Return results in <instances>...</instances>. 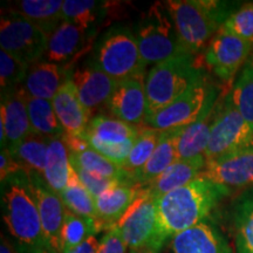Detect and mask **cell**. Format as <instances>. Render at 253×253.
<instances>
[{
	"mask_svg": "<svg viewBox=\"0 0 253 253\" xmlns=\"http://www.w3.org/2000/svg\"><path fill=\"white\" fill-rule=\"evenodd\" d=\"M129 253H158V252L155 251V250L151 248H140V249L130 250V252Z\"/></svg>",
	"mask_w": 253,
	"mask_h": 253,
	"instance_id": "obj_45",
	"label": "cell"
},
{
	"mask_svg": "<svg viewBox=\"0 0 253 253\" xmlns=\"http://www.w3.org/2000/svg\"><path fill=\"white\" fill-rule=\"evenodd\" d=\"M162 131L153 128L142 129L140 131L134 145H132L130 154L121 167L123 171L126 173V179L129 176L134 175L136 171L142 169L145 163L149 161L151 155L156 149Z\"/></svg>",
	"mask_w": 253,
	"mask_h": 253,
	"instance_id": "obj_34",
	"label": "cell"
},
{
	"mask_svg": "<svg viewBox=\"0 0 253 253\" xmlns=\"http://www.w3.org/2000/svg\"><path fill=\"white\" fill-rule=\"evenodd\" d=\"M230 95L240 115L253 126V68L243 67Z\"/></svg>",
	"mask_w": 253,
	"mask_h": 253,
	"instance_id": "obj_36",
	"label": "cell"
},
{
	"mask_svg": "<svg viewBox=\"0 0 253 253\" xmlns=\"http://www.w3.org/2000/svg\"><path fill=\"white\" fill-rule=\"evenodd\" d=\"M37 253H59V252L56 251V250L53 249V248H50L49 245H47L43 249H41L40 251H38Z\"/></svg>",
	"mask_w": 253,
	"mask_h": 253,
	"instance_id": "obj_46",
	"label": "cell"
},
{
	"mask_svg": "<svg viewBox=\"0 0 253 253\" xmlns=\"http://www.w3.org/2000/svg\"><path fill=\"white\" fill-rule=\"evenodd\" d=\"M0 253H19L18 250L8 242L7 238L1 236V244H0Z\"/></svg>",
	"mask_w": 253,
	"mask_h": 253,
	"instance_id": "obj_44",
	"label": "cell"
},
{
	"mask_svg": "<svg viewBox=\"0 0 253 253\" xmlns=\"http://www.w3.org/2000/svg\"><path fill=\"white\" fill-rule=\"evenodd\" d=\"M164 5L182 46L194 55L207 49L226 19L236 11L232 2L212 0H169Z\"/></svg>",
	"mask_w": 253,
	"mask_h": 253,
	"instance_id": "obj_3",
	"label": "cell"
},
{
	"mask_svg": "<svg viewBox=\"0 0 253 253\" xmlns=\"http://www.w3.org/2000/svg\"><path fill=\"white\" fill-rule=\"evenodd\" d=\"M62 0H20L7 9L41 28L48 37L62 23Z\"/></svg>",
	"mask_w": 253,
	"mask_h": 253,
	"instance_id": "obj_26",
	"label": "cell"
},
{
	"mask_svg": "<svg viewBox=\"0 0 253 253\" xmlns=\"http://www.w3.org/2000/svg\"><path fill=\"white\" fill-rule=\"evenodd\" d=\"M233 226L237 253H253V188L237 199Z\"/></svg>",
	"mask_w": 253,
	"mask_h": 253,
	"instance_id": "obj_29",
	"label": "cell"
},
{
	"mask_svg": "<svg viewBox=\"0 0 253 253\" xmlns=\"http://www.w3.org/2000/svg\"><path fill=\"white\" fill-rule=\"evenodd\" d=\"M96 232V224L93 220L78 216L67 210L61 230V253L78 248Z\"/></svg>",
	"mask_w": 253,
	"mask_h": 253,
	"instance_id": "obj_35",
	"label": "cell"
},
{
	"mask_svg": "<svg viewBox=\"0 0 253 253\" xmlns=\"http://www.w3.org/2000/svg\"><path fill=\"white\" fill-rule=\"evenodd\" d=\"M63 141L69 150L71 163L81 167L95 175H99L106 178L118 179L123 184L130 185L126 179V173L123 171L121 167L110 162L108 158L91 149L89 144L84 138L77 136L63 135Z\"/></svg>",
	"mask_w": 253,
	"mask_h": 253,
	"instance_id": "obj_22",
	"label": "cell"
},
{
	"mask_svg": "<svg viewBox=\"0 0 253 253\" xmlns=\"http://www.w3.org/2000/svg\"><path fill=\"white\" fill-rule=\"evenodd\" d=\"M2 219L20 253H37L47 246L32 188L24 170L1 181Z\"/></svg>",
	"mask_w": 253,
	"mask_h": 253,
	"instance_id": "obj_2",
	"label": "cell"
},
{
	"mask_svg": "<svg viewBox=\"0 0 253 253\" xmlns=\"http://www.w3.org/2000/svg\"><path fill=\"white\" fill-rule=\"evenodd\" d=\"M95 33L69 21H62L48 38L45 54L47 61L68 68L87 49Z\"/></svg>",
	"mask_w": 253,
	"mask_h": 253,
	"instance_id": "obj_15",
	"label": "cell"
},
{
	"mask_svg": "<svg viewBox=\"0 0 253 253\" xmlns=\"http://www.w3.org/2000/svg\"><path fill=\"white\" fill-rule=\"evenodd\" d=\"M87 131L103 141L121 143V142L136 140L141 130L122 120L100 114L90 119Z\"/></svg>",
	"mask_w": 253,
	"mask_h": 253,
	"instance_id": "obj_33",
	"label": "cell"
},
{
	"mask_svg": "<svg viewBox=\"0 0 253 253\" xmlns=\"http://www.w3.org/2000/svg\"><path fill=\"white\" fill-rule=\"evenodd\" d=\"M73 171L74 169L71 163L69 150L63 141V136L52 138L47 151L45 172H43V179L47 185L60 195L67 188Z\"/></svg>",
	"mask_w": 253,
	"mask_h": 253,
	"instance_id": "obj_27",
	"label": "cell"
},
{
	"mask_svg": "<svg viewBox=\"0 0 253 253\" xmlns=\"http://www.w3.org/2000/svg\"><path fill=\"white\" fill-rule=\"evenodd\" d=\"M91 59L118 82L144 77L145 65L135 33L123 25H115L104 32L94 47Z\"/></svg>",
	"mask_w": 253,
	"mask_h": 253,
	"instance_id": "obj_5",
	"label": "cell"
},
{
	"mask_svg": "<svg viewBox=\"0 0 253 253\" xmlns=\"http://www.w3.org/2000/svg\"><path fill=\"white\" fill-rule=\"evenodd\" d=\"M72 167L75 170V172H77L82 185L89 191V194L94 198H97L99 196L104 194V192L108 191L110 189L115 188V186L123 184L121 181H118V179L106 178V177L95 175V173L87 171V170L82 169L81 167L75 166V164H72Z\"/></svg>",
	"mask_w": 253,
	"mask_h": 253,
	"instance_id": "obj_40",
	"label": "cell"
},
{
	"mask_svg": "<svg viewBox=\"0 0 253 253\" xmlns=\"http://www.w3.org/2000/svg\"><path fill=\"white\" fill-rule=\"evenodd\" d=\"M115 226L121 231L128 249L151 248L158 252L162 248L158 238L156 198L145 188Z\"/></svg>",
	"mask_w": 253,
	"mask_h": 253,
	"instance_id": "obj_10",
	"label": "cell"
},
{
	"mask_svg": "<svg viewBox=\"0 0 253 253\" xmlns=\"http://www.w3.org/2000/svg\"><path fill=\"white\" fill-rule=\"evenodd\" d=\"M144 77L118 82V86L109 101L108 108L116 119L131 126L145 122L148 110Z\"/></svg>",
	"mask_w": 253,
	"mask_h": 253,
	"instance_id": "obj_17",
	"label": "cell"
},
{
	"mask_svg": "<svg viewBox=\"0 0 253 253\" xmlns=\"http://www.w3.org/2000/svg\"><path fill=\"white\" fill-rule=\"evenodd\" d=\"M203 78V71L196 65L194 54H183L154 66L144 81L147 118L178 99Z\"/></svg>",
	"mask_w": 253,
	"mask_h": 253,
	"instance_id": "obj_4",
	"label": "cell"
},
{
	"mask_svg": "<svg viewBox=\"0 0 253 253\" xmlns=\"http://www.w3.org/2000/svg\"><path fill=\"white\" fill-rule=\"evenodd\" d=\"M69 77L71 72L65 66L40 60L28 69L23 88L28 96L52 101Z\"/></svg>",
	"mask_w": 253,
	"mask_h": 253,
	"instance_id": "obj_20",
	"label": "cell"
},
{
	"mask_svg": "<svg viewBox=\"0 0 253 253\" xmlns=\"http://www.w3.org/2000/svg\"><path fill=\"white\" fill-rule=\"evenodd\" d=\"M135 37L145 66H156L176 56L189 54L179 41L164 2L151 5L142 15L135 26Z\"/></svg>",
	"mask_w": 253,
	"mask_h": 253,
	"instance_id": "obj_6",
	"label": "cell"
},
{
	"mask_svg": "<svg viewBox=\"0 0 253 253\" xmlns=\"http://www.w3.org/2000/svg\"><path fill=\"white\" fill-rule=\"evenodd\" d=\"M245 65H248V66H250V67H251V68H253V53L251 54V56H250V59L248 60V62H246Z\"/></svg>",
	"mask_w": 253,
	"mask_h": 253,
	"instance_id": "obj_47",
	"label": "cell"
},
{
	"mask_svg": "<svg viewBox=\"0 0 253 253\" xmlns=\"http://www.w3.org/2000/svg\"><path fill=\"white\" fill-rule=\"evenodd\" d=\"M32 132L27 110V94L23 86L2 91L0 106V148L13 153Z\"/></svg>",
	"mask_w": 253,
	"mask_h": 253,
	"instance_id": "obj_13",
	"label": "cell"
},
{
	"mask_svg": "<svg viewBox=\"0 0 253 253\" xmlns=\"http://www.w3.org/2000/svg\"><path fill=\"white\" fill-rule=\"evenodd\" d=\"M253 144V126L240 115L229 94L217 104L204 157L207 163L226 157Z\"/></svg>",
	"mask_w": 253,
	"mask_h": 253,
	"instance_id": "obj_7",
	"label": "cell"
},
{
	"mask_svg": "<svg viewBox=\"0 0 253 253\" xmlns=\"http://www.w3.org/2000/svg\"><path fill=\"white\" fill-rule=\"evenodd\" d=\"M126 246L121 231L118 226L110 227L106 231L100 240L97 253H126Z\"/></svg>",
	"mask_w": 253,
	"mask_h": 253,
	"instance_id": "obj_41",
	"label": "cell"
},
{
	"mask_svg": "<svg viewBox=\"0 0 253 253\" xmlns=\"http://www.w3.org/2000/svg\"><path fill=\"white\" fill-rule=\"evenodd\" d=\"M220 28L232 36L253 42V2L236 9Z\"/></svg>",
	"mask_w": 253,
	"mask_h": 253,
	"instance_id": "obj_39",
	"label": "cell"
},
{
	"mask_svg": "<svg viewBox=\"0 0 253 253\" xmlns=\"http://www.w3.org/2000/svg\"><path fill=\"white\" fill-rule=\"evenodd\" d=\"M52 102L65 135L82 137L87 131L90 120L79 100L71 77L62 84Z\"/></svg>",
	"mask_w": 253,
	"mask_h": 253,
	"instance_id": "obj_21",
	"label": "cell"
},
{
	"mask_svg": "<svg viewBox=\"0 0 253 253\" xmlns=\"http://www.w3.org/2000/svg\"><path fill=\"white\" fill-rule=\"evenodd\" d=\"M253 42L232 36L220 28L204 52V62L219 80L232 82L236 74L248 62Z\"/></svg>",
	"mask_w": 253,
	"mask_h": 253,
	"instance_id": "obj_11",
	"label": "cell"
},
{
	"mask_svg": "<svg viewBox=\"0 0 253 253\" xmlns=\"http://www.w3.org/2000/svg\"><path fill=\"white\" fill-rule=\"evenodd\" d=\"M27 110L32 132L49 138L62 137L65 135L52 101L34 99L27 95Z\"/></svg>",
	"mask_w": 253,
	"mask_h": 253,
	"instance_id": "obj_30",
	"label": "cell"
},
{
	"mask_svg": "<svg viewBox=\"0 0 253 253\" xmlns=\"http://www.w3.org/2000/svg\"><path fill=\"white\" fill-rule=\"evenodd\" d=\"M202 176L230 190L253 185V144L229 156L207 163Z\"/></svg>",
	"mask_w": 253,
	"mask_h": 253,
	"instance_id": "obj_16",
	"label": "cell"
},
{
	"mask_svg": "<svg viewBox=\"0 0 253 253\" xmlns=\"http://www.w3.org/2000/svg\"><path fill=\"white\" fill-rule=\"evenodd\" d=\"M52 138L31 132L21 141L12 156L26 173H38L43 177L47 151Z\"/></svg>",
	"mask_w": 253,
	"mask_h": 253,
	"instance_id": "obj_28",
	"label": "cell"
},
{
	"mask_svg": "<svg viewBox=\"0 0 253 253\" xmlns=\"http://www.w3.org/2000/svg\"><path fill=\"white\" fill-rule=\"evenodd\" d=\"M100 242L97 240L95 235L90 236L86 242L82 243L81 245H79L78 248L71 250V251L65 252V253H97V250H99Z\"/></svg>",
	"mask_w": 253,
	"mask_h": 253,
	"instance_id": "obj_43",
	"label": "cell"
},
{
	"mask_svg": "<svg viewBox=\"0 0 253 253\" xmlns=\"http://www.w3.org/2000/svg\"><path fill=\"white\" fill-rule=\"evenodd\" d=\"M172 253H231L229 244L216 227L202 223L171 238Z\"/></svg>",
	"mask_w": 253,
	"mask_h": 253,
	"instance_id": "obj_19",
	"label": "cell"
},
{
	"mask_svg": "<svg viewBox=\"0 0 253 253\" xmlns=\"http://www.w3.org/2000/svg\"><path fill=\"white\" fill-rule=\"evenodd\" d=\"M48 34L14 12L6 9L0 21V48L32 66L46 54Z\"/></svg>",
	"mask_w": 253,
	"mask_h": 253,
	"instance_id": "obj_9",
	"label": "cell"
},
{
	"mask_svg": "<svg viewBox=\"0 0 253 253\" xmlns=\"http://www.w3.org/2000/svg\"><path fill=\"white\" fill-rule=\"evenodd\" d=\"M216 89L203 78L173 102L148 116L145 123L160 131L184 128L197 121L209 104L216 101Z\"/></svg>",
	"mask_w": 253,
	"mask_h": 253,
	"instance_id": "obj_8",
	"label": "cell"
},
{
	"mask_svg": "<svg viewBox=\"0 0 253 253\" xmlns=\"http://www.w3.org/2000/svg\"><path fill=\"white\" fill-rule=\"evenodd\" d=\"M181 130L182 128L162 131L156 149L151 155L149 161L142 169L128 177L129 184L145 188L178 160L177 137Z\"/></svg>",
	"mask_w": 253,
	"mask_h": 253,
	"instance_id": "obj_23",
	"label": "cell"
},
{
	"mask_svg": "<svg viewBox=\"0 0 253 253\" xmlns=\"http://www.w3.org/2000/svg\"><path fill=\"white\" fill-rule=\"evenodd\" d=\"M31 66L0 49V84L1 93L15 89L24 84Z\"/></svg>",
	"mask_w": 253,
	"mask_h": 253,
	"instance_id": "obj_37",
	"label": "cell"
},
{
	"mask_svg": "<svg viewBox=\"0 0 253 253\" xmlns=\"http://www.w3.org/2000/svg\"><path fill=\"white\" fill-rule=\"evenodd\" d=\"M231 190L204 176L156 198L161 245L170 237L202 223Z\"/></svg>",
	"mask_w": 253,
	"mask_h": 253,
	"instance_id": "obj_1",
	"label": "cell"
},
{
	"mask_svg": "<svg viewBox=\"0 0 253 253\" xmlns=\"http://www.w3.org/2000/svg\"><path fill=\"white\" fill-rule=\"evenodd\" d=\"M205 167H207V160L204 156L192 158V160H177L158 178L145 186V189L151 196L158 198L160 196L189 184L197 177L202 176Z\"/></svg>",
	"mask_w": 253,
	"mask_h": 253,
	"instance_id": "obj_25",
	"label": "cell"
},
{
	"mask_svg": "<svg viewBox=\"0 0 253 253\" xmlns=\"http://www.w3.org/2000/svg\"><path fill=\"white\" fill-rule=\"evenodd\" d=\"M71 79L89 118L102 107H108L118 86V81L106 74L91 58L72 71Z\"/></svg>",
	"mask_w": 253,
	"mask_h": 253,
	"instance_id": "obj_12",
	"label": "cell"
},
{
	"mask_svg": "<svg viewBox=\"0 0 253 253\" xmlns=\"http://www.w3.org/2000/svg\"><path fill=\"white\" fill-rule=\"evenodd\" d=\"M107 2L95 0H65L62 20L69 21L84 30L96 32V26L106 15Z\"/></svg>",
	"mask_w": 253,
	"mask_h": 253,
	"instance_id": "obj_31",
	"label": "cell"
},
{
	"mask_svg": "<svg viewBox=\"0 0 253 253\" xmlns=\"http://www.w3.org/2000/svg\"><path fill=\"white\" fill-rule=\"evenodd\" d=\"M216 101L209 104L203 115L197 121L182 128L177 137V156L178 160H192L204 156L208 148L212 125L217 115Z\"/></svg>",
	"mask_w": 253,
	"mask_h": 253,
	"instance_id": "obj_24",
	"label": "cell"
},
{
	"mask_svg": "<svg viewBox=\"0 0 253 253\" xmlns=\"http://www.w3.org/2000/svg\"><path fill=\"white\" fill-rule=\"evenodd\" d=\"M33 188L37 205L42 225L43 235L50 248L61 253V230L67 209L62 203L59 194L47 185L42 176L38 173H27Z\"/></svg>",
	"mask_w": 253,
	"mask_h": 253,
	"instance_id": "obj_14",
	"label": "cell"
},
{
	"mask_svg": "<svg viewBox=\"0 0 253 253\" xmlns=\"http://www.w3.org/2000/svg\"><path fill=\"white\" fill-rule=\"evenodd\" d=\"M144 188L137 185H118L95 198L97 232L115 226L140 197Z\"/></svg>",
	"mask_w": 253,
	"mask_h": 253,
	"instance_id": "obj_18",
	"label": "cell"
},
{
	"mask_svg": "<svg viewBox=\"0 0 253 253\" xmlns=\"http://www.w3.org/2000/svg\"><path fill=\"white\" fill-rule=\"evenodd\" d=\"M20 166L12 156V154L7 149L1 150V154H0V178H1V181H4L8 176L20 171Z\"/></svg>",
	"mask_w": 253,
	"mask_h": 253,
	"instance_id": "obj_42",
	"label": "cell"
},
{
	"mask_svg": "<svg viewBox=\"0 0 253 253\" xmlns=\"http://www.w3.org/2000/svg\"><path fill=\"white\" fill-rule=\"evenodd\" d=\"M81 138H84V141L89 144L91 149L102 155L106 158H108L110 162L115 163L116 166L122 167L123 163L126 162V160L128 158L129 154H130L132 145H134L136 140H130L121 142H108L103 141L101 138L96 137V136L90 134L89 131L84 132V135Z\"/></svg>",
	"mask_w": 253,
	"mask_h": 253,
	"instance_id": "obj_38",
	"label": "cell"
},
{
	"mask_svg": "<svg viewBox=\"0 0 253 253\" xmlns=\"http://www.w3.org/2000/svg\"><path fill=\"white\" fill-rule=\"evenodd\" d=\"M59 196L61 197L62 203L68 211L80 217L93 220L96 224L95 198L82 185L75 170L72 173L71 181H69L67 188L63 190Z\"/></svg>",
	"mask_w": 253,
	"mask_h": 253,
	"instance_id": "obj_32",
	"label": "cell"
}]
</instances>
